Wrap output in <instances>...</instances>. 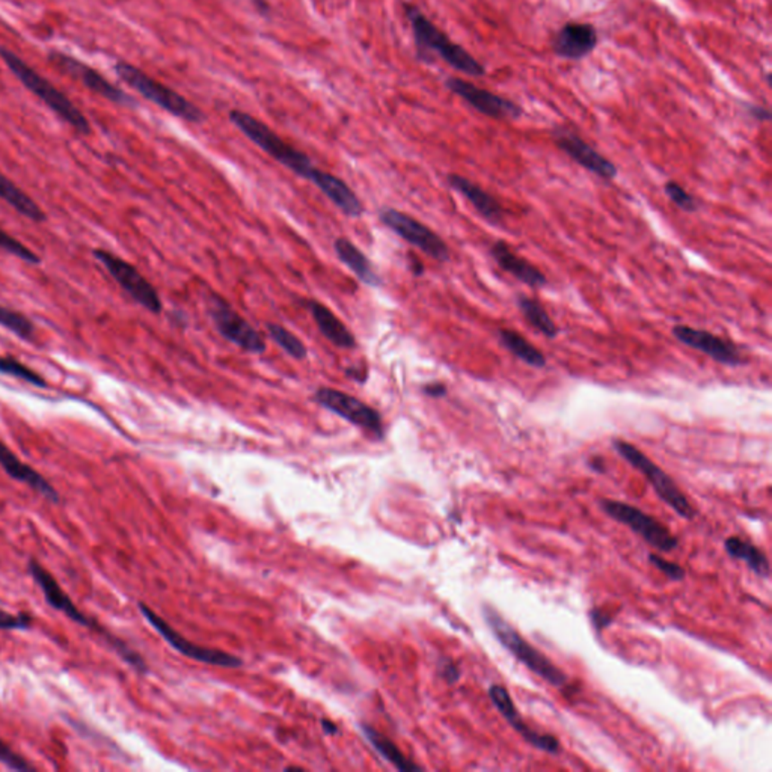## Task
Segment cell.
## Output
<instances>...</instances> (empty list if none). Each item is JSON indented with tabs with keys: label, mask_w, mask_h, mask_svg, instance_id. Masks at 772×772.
I'll use <instances>...</instances> for the list:
<instances>
[{
	"label": "cell",
	"mask_w": 772,
	"mask_h": 772,
	"mask_svg": "<svg viewBox=\"0 0 772 772\" xmlns=\"http://www.w3.org/2000/svg\"><path fill=\"white\" fill-rule=\"evenodd\" d=\"M403 8L414 33L418 59L433 62L436 58H441L445 64L463 75L471 77H483L486 75V67L477 58L472 57L470 51L453 42L441 29L436 28L432 20H428L421 13L418 6L405 4Z\"/></svg>",
	"instance_id": "1"
},
{
	"label": "cell",
	"mask_w": 772,
	"mask_h": 772,
	"mask_svg": "<svg viewBox=\"0 0 772 772\" xmlns=\"http://www.w3.org/2000/svg\"><path fill=\"white\" fill-rule=\"evenodd\" d=\"M0 59L4 61L11 75L32 93L35 97L40 98L51 112L61 118L71 129H75L80 135L91 133V124L88 118L85 117L79 107L67 97L66 93L58 89L55 85L49 82L44 76L40 75L35 68L29 66L23 58L19 57L15 51L8 47H0Z\"/></svg>",
	"instance_id": "2"
},
{
	"label": "cell",
	"mask_w": 772,
	"mask_h": 772,
	"mask_svg": "<svg viewBox=\"0 0 772 772\" xmlns=\"http://www.w3.org/2000/svg\"><path fill=\"white\" fill-rule=\"evenodd\" d=\"M29 573L32 575L33 581L37 582L40 588L42 590L44 599L47 604L50 605L51 608L57 611H61L68 619L73 620L76 624L84 626V628L98 633L103 640L112 647L113 651H117L118 655L121 656L122 660H126L127 664L135 667L136 670L147 671V664L144 658L127 646L126 642H121L120 638L115 637L109 633L104 626L98 624L97 620L91 619L88 615L76 606L75 602L71 600L70 596L67 595L64 588L59 586V582L55 579L49 570L42 568L41 564L38 563L37 560L29 561Z\"/></svg>",
	"instance_id": "3"
},
{
	"label": "cell",
	"mask_w": 772,
	"mask_h": 772,
	"mask_svg": "<svg viewBox=\"0 0 772 772\" xmlns=\"http://www.w3.org/2000/svg\"><path fill=\"white\" fill-rule=\"evenodd\" d=\"M481 611L486 624L498 640L499 644L504 649H507L528 670L533 671L534 675L546 680L555 688L563 689L568 687V675L555 666L548 656L542 653L539 649H535L531 642H526L525 638L522 637L521 633H517L516 629L513 628L512 624H508L492 605L484 604Z\"/></svg>",
	"instance_id": "4"
},
{
	"label": "cell",
	"mask_w": 772,
	"mask_h": 772,
	"mask_svg": "<svg viewBox=\"0 0 772 772\" xmlns=\"http://www.w3.org/2000/svg\"><path fill=\"white\" fill-rule=\"evenodd\" d=\"M229 121L233 122L234 126L238 127V130L242 131L243 135L254 142L258 148L269 154L270 157L299 177L310 182L316 166L312 165L311 158L308 157L307 154L294 148L293 145L287 144L270 127L265 126V122L256 120L249 113L234 109L229 112Z\"/></svg>",
	"instance_id": "5"
},
{
	"label": "cell",
	"mask_w": 772,
	"mask_h": 772,
	"mask_svg": "<svg viewBox=\"0 0 772 772\" xmlns=\"http://www.w3.org/2000/svg\"><path fill=\"white\" fill-rule=\"evenodd\" d=\"M113 70L124 84L129 85L130 88L135 89L136 93L140 94L148 102L162 107L163 111H166L174 117L182 118L184 121L195 122V124L204 121V113L200 107L183 97L177 91L149 77L138 67L131 66L126 61H118Z\"/></svg>",
	"instance_id": "6"
},
{
	"label": "cell",
	"mask_w": 772,
	"mask_h": 772,
	"mask_svg": "<svg viewBox=\"0 0 772 772\" xmlns=\"http://www.w3.org/2000/svg\"><path fill=\"white\" fill-rule=\"evenodd\" d=\"M613 447L624 461L628 462L629 465H633L646 477L656 495L680 517L691 521L697 515L693 504L689 503V499L685 497V493L680 490L675 480L671 479L666 471L660 470V466L649 459L642 450H638L635 445L622 439H615Z\"/></svg>",
	"instance_id": "7"
},
{
	"label": "cell",
	"mask_w": 772,
	"mask_h": 772,
	"mask_svg": "<svg viewBox=\"0 0 772 772\" xmlns=\"http://www.w3.org/2000/svg\"><path fill=\"white\" fill-rule=\"evenodd\" d=\"M599 504L600 508L611 519L631 528L647 544H651L660 552H671L679 546V540L676 535L671 534L666 525H662L660 521H656L655 517L647 515L635 506L615 501V499H600Z\"/></svg>",
	"instance_id": "8"
},
{
	"label": "cell",
	"mask_w": 772,
	"mask_h": 772,
	"mask_svg": "<svg viewBox=\"0 0 772 772\" xmlns=\"http://www.w3.org/2000/svg\"><path fill=\"white\" fill-rule=\"evenodd\" d=\"M312 400L332 414L346 419L347 423L361 428L367 433L368 436L374 439H383L385 436V427H383L381 414L356 397L346 394L336 388L323 386L314 392Z\"/></svg>",
	"instance_id": "9"
},
{
	"label": "cell",
	"mask_w": 772,
	"mask_h": 772,
	"mask_svg": "<svg viewBox=\"0 0 772 772\" xmlns=\"http://www.w3.org/2000/svg\"><path fill=\"white\" fill-rule=\"evenodd\" d=\"M209 314L219 334L231 345L238 346L247 354H265L267 349L265 337L225 299L218 294L209 296Z\"/></svg>",
	"instance_id": "10"
},
{
	"label": "cell",
	"mask_w": 772,
	"mask_h": 772,
	"mask_svg": "<svg viewBox=\"0 0 772 772\" xmlns=\"http://www.w3.org/2000/svg\"><path fill=\"white\" fill-rule=\"evenodd\" d=\"M94 256L104 265V269L136 303H139L140 307L153 314L162 312L163 303L157 290L154 289V285L135 265L104 249L94 251Z\"/></svg>",
	"instance_id": "11"
},
{
	"label": "cell",
	"mask_w": 772,
	"mask_h": 772,
	"mask_svg": "<svg viewBox=\"0 0 772 772\" xmlns=\"http://www.w3.org/2000/svg\"><path fill=\"white\" fill-rule=\"evenodd\" d=\"M379 218L386 229H391L392 233H396L399 238H403L412 247H418L419 251L424 252L433 260L441 261V263L450 260L447 243L444 242L433 229H428L423 222H419L409 214L388 207L381 210Z\"/></svg>",
	"instance_id": "12"
},
{
	"label": "cell",
	"mask_w": 772,
	"mask_h": 772,
	"mask_svg": "<svg viewBox=\"0 0 772 772\" xmlns=\"http://www.w3.org/2000/svg\"><path fill=\"white\" fill-rule=\"evenodd\" d=\"M49 61H50L51 66L57 67L58 70L62 71L64 75L70 76L71 79L80 82L91 93L98 94L100 97L106 98L109 102L120 104V106H138L135 98L129 95L126 91H122L121 88L115 86L112 82H109L97 70H94L84 62H80L77 58L70 57L62 51L53 50L49 53Z\"/></svg>",
	"instance_id": "13"
},
{
	"label": "cell",
	"mask_w": 772,
	"mask_h": 772,
	"mask_svg": "<svg viewBox=\"0 0 772 772\" xmlns=\"http://www.w3.org/2000/svg\"><path fill=\"white\" fill-rule=\"evenodd\" d=\"M445 86L477 112L483 113L484 117L501 121H516L524 115V109L517 103L501 97L498 94L490 93L488 89L480 88L461 77H448Z\"/></svg>",
	"instance_id": "14"
},
{
	"label": "cell",
	"mask_w": 772,
	"mask_h": 772,
	"mask_svg": "<svg viewBox=\"0 0 772 772\" xmlns=\"http://www.w3.org/2000/svg\"><path fill=\"white\" fill-rule=\"evenodd\" d=\"M139 610L145 619L148 620V624L166 640V642H169L175 651H180L183 655H186L187 658L201 660V662L211 664V666L227 667V669H234V667H238L242 664L238 658L229 655L225 651L196 646L193 642L182 637L168 622H165L160 615H156L147 605L139 604Z\"/></svg>",
	"instance_id": "15"
},
{
	"label": "cell",
	"mask_w": 772,
	"mask_h": 772,
	"mask_svg": "<svg viewBox=\"0 0 772 772\" xmlns=\"http://www.w3.org/2000/svg\"><path fill=\"white\" fill-rule=\"evenodd\" d=\"M552 138L557 147L573 162L593 173L602 180H613L617 177V168L615 163L596 151L590 144H587L581 136L570 130L569 127L557 126L552 130Z\"/></svg>",
	"instance_id": "16"
},
{
	"label": "cell",
	"mask_w": 772,
	"mask_h": 772,
	"mask_svg": "<svg viewBox=\"0 0 772 772\" xmlns=\"http://www.w3.org/2000/svg\"><path fill=\"white\" fill-rule=\"evenodd\" d=\"M673 336L691 349L702 352L715 363L736 367L745 363L744 356L741 355L740 349L731 341L724 340L722 337L714 336L711 332L703 329H696L691 326L678 325L673 328Z\"/></svg>",
	"instance_id": "17"
},
{
	"label": "cell",
	"mask_w": 772,
	"mask_h": 772,
	"mask_svg": "<svg viewBox=\"0 0 772 772\" xmlns=\"http://www.w3.org/2000/svg\"><path fill=\"white\" fill-rule=\"evenodd\" d=\"M489 697L492 700L493 706L498 709L499 714L510 723V726L519 733V736H522V740L526 741L528 744L533 745L540 751H544V753H560V750H561L560 741L555 736L540 733V732L531 729L526 724L525 720L522 718L521 714L517 712L512 696L507 689L504 688L503 685H492L489 688Z\"/></svg>",
	"instance_id": "18"
},
{
	"label": "cell",
	"mask_w": 772,
	"mask_h": 772,
	"mask_svg": "<svg viewBox=\"0 0 772 772\" xmlns=\"http://www.w3.org/2000/svg\"><path fill=\"white\" fill-rule=\"evenodd\" d=\"M599 42L597 31L591 23L569 22L563 24L559 32H555L551 41V49L555 57L568 61H581L595 51Z\"/></svg>",
	"instance_id": "19"
},
{
	"label": "cell",
	"mask_w": 772,
	"mask_h": 772,
	"mask_svg": "<svg viewBox=\"0 0 772 772\" xmlns=\"http://www.w3.org/2000/svg\"><path fill=\"white\" fill-rule=\"evenodd\" d=\"M310 182L328 198V200L349 218H359L363 216L364 205L358 195L352 191V187L332 174L314 169Z\"/></svg>",
	"instance_id": "20"
},
{
	"label": "cell",
	"mask_w": 772,
	"mask_h": 772,
	"mask_svg": "<svg viewBox=\"0 0 772 772\" xmlns=\"http://www.w3.org/2000/svg\"><path fill=\"white\" fill-rule=\"evenodd\" d=\"M0 466L5 470L11 479L17 480L20 483L26 484L35 492L41 493L42 497L50 499L53 503H59L61 497L57 489L53 488L46 477H42L32 466L20 461L15 453L11 452L5 444L0 443Z\"/></svg>",
	"instance_id": "21"
},
{
	"label": "cell",
	"mask_w": 772,
	"mask_h": 772,
	"mask_svg": "<svg viewBox=\"0 0 772 772\" xmlns=\"http://www.w3.org/2000/svg\"><path fill=\"white\" fill-rule=\"evenodd\" d=\"M490 256L504 272L512 274L528 287L540 289L546 284V276L534 265H531L530 261L517 256L516 252L503 240L493 243L490 247Z\"/></svg>",
	"instance_id": "22"
},
{
	"label": "cell",
	"mask_w": 772,
	"mask_h": 772,
	"mask_svg": "<svg viewBox=\"0 0 772 772\" xmlns=\"http://www.w3.org/2000/svg\"><path fill=\"white\" fill-rule=\"evenodd\" d=\"M448 184L465 196L471 205L490 224H499L503 220L506 210L499 204L498 200H495V196L484 191L483 187L457 174L448 175Z\"/></svg>",
	"instance_id": "23"
},
{
	"label": "cell",
	"mask_w": 772,
	"mask_h": 772,
	"mask_svg": "<svg viewBox=\"0 0 772 772\" xmlns=\"http://www.w3.org/2000/svg\"><path fill=\"white\" fill-rule=\"evenodd\" d=\"M308 308H310L312 319L316 321L317 328L326 340L330 341L332 345L340 347V349H356V340H355L354 334L334 312L330 311L329 308L323 303L317 302V301H310Z\"/></svg>",
	"instance_id": "24"
},
{
	"label": "cell",
	"mask_w": 772,
	"mask_h": 772,
	"mask_svg": "<svg viewBox=\"0 0 772 772\" xmlns=\"http://www.w3.org/2000/svg\"><path fill=\"white\" fill-rule=\"evenodd\" d=\"M334 251L340 258L341 263L352 270V274L358 278L364 285L377 289L382 285V278L376 274L372 261L368 260L365 254L359 249L349 238H338L334 242Z\"/></svg>",
	"instance_id": "25"
},
{
	"label": "cell",
	"mask_w": 772,
	"mask_h": 772,
	"mask_svg": "<svg viewBox=\"0 0 772 772\" xmlns=\"http://www.w3.org/2000/svg\"><path fill=\"white\" fill-rule=\"evenodd\" d=\"M0 200L5 201L6 204L17 210L24 218L31 219L33 222H42L47 216L44 210L26 193L22 191L14 182L0 173Z\"/></svg>",
	"instance_id": "26"
},
{
	"label": "cell",
	"mask_w": 772,
	"mask_h": 772,
	"mask_svg": "<svg viewBox=\"0 0 772 772\" xmlns=\"http://www.w3.org/2000/svg\"><path fill=\"white\" fill-rule=\"evenodd\" d=\"M727 554L731 555L732 559L741 560L753 570L756 575L762 578H768L771 575V566L767 555L763 554V551L754 546L750 542L740 539V537H729L724 542Z\"/></svg>",
	"instance_id": "27"
},
{
	"label": "cell",
	"mask_w": 772,
	"mask_h": 772,
	"mask_svg": "<svg viewBox=\"0 0 772 772\" xmlns=\"http://www.w3.org/2000/svg\"><path fill=\"white\" fill-rule=\"evenodd\" d=\"M498 337L504 349H507L513 356L521 359L522 363L534 368L546 367L544 355L521 334H517L516 330L499 329Z\"/></svg>",
	"instance_id": "28"
},
{
	"label": "cell",
	"mask_w": 772,
	"mask_h": 772,
	"mask_svg": "<svg viewBox=\"0 0 772 772\" xmlns=\"http://www.w3.org/2000/svg\"><path fill=\"white\" fill-rule=\"evenodd\" d=\"M517 307L526 323L546 338H555L559 336V328L551 319L548 311L535 299L521 296L517 299Z\"/></svg>",
	"instance_id": "29"
},
{
	"label": "cell",
	"mask_w": 772,
	"mask_h": 772,
	"mask_svg": "<svg viewBox=\"0 0 772 772\" xmlns=\"http://www.w3.org/2000/svg\"><path fill=\"white\" fill-rule=\"evenodd\" d=\"M364 733L367 736V740L372 742L373 747L386 760H390L392 765H396L401 771H415V769H418L417 765H414V763L405 758V754H401L400 750L397 749L396 744H392V741L386 740L385 736L381 735L379 732L373 731L372 727H364Z\"/></svg>",
	"instance_id": "30"
},
{
	"label": "cell",
	"mask_w": 772,
	"mask_h": 772,
	"mask_svg": "<svg viewBox=\"0 0 772 772\" xmlns=\"http://www.w3.org/2000/svg\"><path fill=\"white\" fill-rule=\"evenodd\" d=\"M265 330L272 341H274L276 346L284 350L289 356L298 361L307 358V346L303 345V341L298 336H294L293 332H290L287 328L278 323H267Z\"/></svg>",
	"instance_id": "31"
},
{
	"label": "cell",
	"mask_w": 772,
	"mask_h": 772,
	"mask_svg": "<svg viewBox=\"0 0 772 772\" xmlns=\"http://www.w3.org/2000/svg\"><path fill=\"white\" fill-rule=\"evenodd\" d=\"M0 326L10 330L11 334H14L22 340L32 341L35 336V326L28 317L4 305H0Z\"/></svg>",
	"instance_id": "32"
},
{
	"label": "cell",
	"mask_w": 772,
	"mask_h": 772,
	"mask_svg": "<svg viewBox=\"0 0 772 772\" xmlns=\"http://www.w3.org/2000/svg\"><path fill=\"white\" fill-rule=\"evenodd\" d=\"M0 373L6 376H13L19 381L26 382L38 388H46L47 382L40 373L33 372L32 368L20 363L14 356H0Z\"/></svg>",
	"instance_id": "33"
},
{
	"label": "cell",
	"mask_w": 772,
	"mask_h": 772,
	"mask_svg": "<svg viewBox=\"0 0 772 772\" xmlns=\"http://www.w3.org/2000/svg\"><path fill=\"white\" fill-rule=\"evenodd\" d=\"M0 249L8 252L11 256H17L19 260L29 263V265L40 263V256L35 252L31 251L28 247H24L23 243L13 238L10 233H6L2 227H0Z\"/></svg>",
	"instance_id": "34"
},
{
	"label": "cell",
	"mask_w": 772,
	"mask_h": 772,
	"mask_svg": "<svg viewBox=\"0 0 772 772\" xmlns=\"http://www.w3.org/2000/svg\"><path fill=\"white\" fill-rule=\"evenodd\" d=\"M667 196L670 198L673 204L678 205L680 210L693 213L698 209V202L689 192L685 191L684 187L680 186L678 182L666 183L664 186Z\"/></svg>",
	"instance_id": "35"
},
{
	"label": "cell",
	"mask_w": 772,
	"mask_h": 772,
	"mask_svg": "<svg viewBox=\"0 0 772 772\" xmlns=\"http://www.w3.org/2000/svg\"><path fill=\"white\" fill-rule=\"evenodd\" d=\"M33 617L26 613L13 615L0 608V629L2 631H28L32 628Z\"/></svg>",
	"instance_id": "36"
},
{
	"label": "cell",
	"mask_w": 772,
	"mask_h": 772,
	"mask_svg": "<svg viewBox=\"0 0 772 772\" xmlns=\"http://www.w3.org/2000/svg\"><path fill=\"white\" fill-rule=\"evenodd\" d=\"M0 763L10 768V769H14V771H33L35 769V767L31 765L23 756L15 753L14 750L11 749L10 745L5 744L2 740H0Z\"/></svg>",
	"instance_id": "37"
},
{
	"label": "cell",
	"mask_w": 772,
	"mask_h": 772,
	"mask_svg": "<svg viewBox=\"0 0 772 772\" xmlns=\"http://www.w3.org/2000/svg\"><path fill=\"white\" fill-rule=\"evenodd\" d=\"M649 561H651V563L653 564L660 572L664 573L667 578H670L673 581H682L685 575H687L684 568H680L679 564L675 563V561L664 559L662 555L651 554L649 555Z\"/></svg>",
	"instance_id": "38"
},
{
	"label": "cell",
	"mask_w": 772,
	"mask_h": 772,
	"mask_svg": "<svg viewBox=\"0 0 772 772\" xmlns=\"http://www.w3.org/2000/svg\"><path fill=\"white\" fill-rule=\"evenodd\" d=\"M590 620L596 631H602V629L608 628L615 622V619L611 615H605L604 611L597 610V608L590 611Z\"/></svg>",
	"instance_id": "39"
},
{
	"label": "cell",
	"mask_w": 772,
	"mask_h": 772,
	"mask_svg": "<svg viewBox=\"0 0 772 772\" xmlns=\"http://www.w3.org/2000/svg\"><path fill=\"white\" fill-rule=\"evenodd\" d=\"M747 111L756 121L767 122L771 120V112L767 107L758 106V104H747Z\"/></svg>",
	"instance_id": "40"
},
{
	"label": "cell",
	"mask_w": 772,
	"mask_h": 772,
	"mask_svg": "<svg viewBox=\"0 0 772 772\" xmlns=\"http://www.w3.org/2000/svg\"><path fill=\"white\" fill-rule=\"evenodd\" d=\"M441 675L447 679L448 684H456L459 678H461V671H459V667H457L456 664H453V662H445V664H443Z\"/></svg>",
	"instance_id": "41"
},
{
	"label": "cell",
	"mask_w": 772,
	"mask_h": 772,
	"mask_svg": "<svg viewBox=\"0 0 772 772\" xmlns=\"http://www.w3.org/2000/svg\"><path fill=\"white\" fill-rule=\"evenodd\" d=\"M424 394L428 397L439 399V397H444L447 394V386L444 385V383H439V382H433V383L424 386Z\"/></svg>",
	"instance_id": "42"
},
{
	"label": "cell",
	"mask_w": 772,
	"mask_h": 772,
	"mask_svg": "<svg viewBox=\"0 0 772 772\" xmlns=\"http://www.w3.org/2000/svg\"><path fill=\"white\" fill-rule=\"evenodd\" d=\"M252 4L256 5V11H258L260 14L265 15L270 11V5L265 2V0H252Z\"/></svg>",
	"instance_id": "43"
},
{
	"label": "cell",
	"mask_w": 772,
	"mask_h": 772,
	"mask_svg": "<svg viewBox=\"0 0 772 772\" xmlns=\"http://www.w3.org/2000/svg\"><path fill=\"white\" fill-rule=\"evenodd\" d=\"M590 468L591 470H595L596 472H605L604 461H602L600 457H595V459H591Z\"/></svg>",
	"instance_id": "44"
},
{
	"label": "cell",
	"mask_w": 772,
	"mask_h": 772,
	"mask_svg": "<svg viewBox=\"0 0 772 772\" xmlns=\"http://www.w3.org/2000/svg\"><path fill=\"white\" fill-rule=\"evenodd\" d=\"M323 727H325L326 731L332 733V732H337V727L332 724V723L323 722Z\"/></svg>",
	"instance_id": "45"
}]
</instances>
